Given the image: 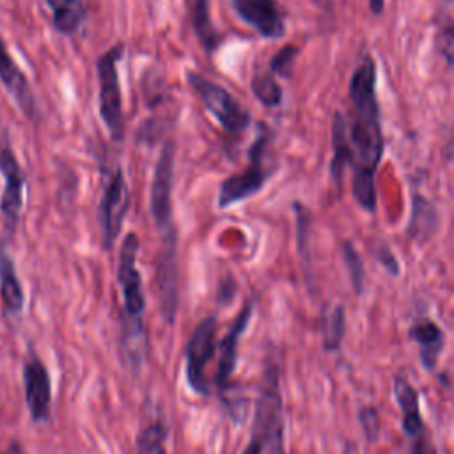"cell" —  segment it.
<instances>
[{"mask_svg":"<svg viewBox=\"0 0 454 454\" xmlns=\"http://www.w3.org/2000/svg\"><path fill=\"white\" fill-rule=\"evenodd\" d=\"M376 83V60L365 51L356 62L348 85L351 114L349 117L346 115V131L351 153L349 167L353 170V197L356 204L369 213H374L376 209L374 177L385 145Z\"/></svg>","mask_w":454,"mask_h":454,"instance_id":"obj_1","label":"cell"},{"mask_svg":"<svg viewBox=\"0 0 454 454\" xmlns=\"http://www.w3.org/2000/svg\"><path fill=\"white\" fill-rule=\"evenodd\" d=\"M138 236L128 232L121 243L119 262H117V282L122 294V344L128 353L129 365L137 371L145 353V330H144V310L145 296L142 289V277L137 268Z\"/></svg>","mask_w":454,"mask_h":454,"instance_id":"obj_2","label":"cell"},{"mask_svg":"<svg viewBox=\"0 0 454 454\" xmlns=\"http://www.w3.org/2000/svg\"><path fill=\"white\" fill-rule=\"evenodd\" d=\"M270 131L264 124H259V135L248 149V165L227 179L222 181L216 195V204L220 209L232 207L238 202L250 199L259 193L266 183L271 179L273 168L268 158Z\"/></svg>","mask_w":454,"mask_h":454,"instance_id":"obj_3","label":"cell"},{"mask_svg":"<svg viewBox=\"0 0 454 454\" xmlns=\"http://www.w3.org/2000/svg\"><path fill=\"white\" fill-rule=\"evenodd\" d=\"M124 53V44L117 43L101 53L96 60V74L99 85V117L114 142L124 140V112L119 82V62Z\"/></svg>","mask_w":454,"mask_h":454,"instance_id":"obj_4","label":"cell"},{"mask_svg":"<svg viewBox=\"0 0 454 454\" xmlns=\"http://www.w3.org/2000/svg\"><path fill=\"white\" fill-rule=\"evenodd\" d=\"M186 82L227 135H239L250 126V112L225 87L192 69L186 71Z\"/></svg>","mask_w":454,"mask_h":454,"instance_id":"obj_5","label":"cell"},{"mask_svg":"<svg viewBox=\"0 0 454 454\" xmlns=\"http://www.w3.org/2000/svg\"><path fill=\"white\" fill-rule=\"evenodd\" d=\"M252 427L257 429L262 436L264 454H286L282 397H280V387H278V371L275 367H270L264 372Z\"/></svg>","mask_w":454,"mask_h":454,"instance_id":"obj_6","label":"cell"},{"mask_svg":"<svg viewBox=\"0 0 454 454\" xmlns=\"http://www.w3.org/2000/svg\"><path fill=\"white\" fill-rule=\"evenodd\" d=\"M176 165V144L167 138L160 149L149 193V211L154 225L165 234L174 229L172 223V183Z\"/></svg>","mask_w":454,"mask_h":454,"instance_id":"obj_7","label":"cell"},{"mask_svg":"<svg viewBox=\"0 0 454 454\" xmlns=\"http://www.w3.org/2000/svg\"><path fill=\"white\" fill-rule=\"evenodd\" d=\"M129 209V188L121 167L110 174L98 206V222L101 229V245L110 250L122 231L126 213Z\"/></svg>","mask_w":454,"mask_h":454,"instance_id":"obj_8","label":"cell"},{"mask_svg":"<svg viewBox=\"0 0 454 454\" xmlns=\"http://www.w3.org/2000/svg\"><path fill=\"white\" fill-rule=\"evenodd\" d=\"M216 317L207 316L197 323L184 346V374L188 387L199 395H209V383L206 380V367L215 353Z\"/></svg>","mask_w":454,"mask_h":454,"instance_id":"obj_9","label":"cell"},{"mask_svg":"<svg viewBox=\"0 0 454 454\" xmlns=\"http://www.w3.org/2000/svg\"><path fill=\"white\" fill-rule=\"evenodd\" d=\"M0 174L4 179V188L0 197V213L4 216V222L9 232H14L23 213L27 176L12 151L9 138H4L0 144Z\"/></svg>","mask_w":454,"mask_h":454,"instance_id":"obj_10","label":"cell"},{"mask_svg":"<svg viewBox=\"0 0 454 454\" xmlns=\"http://www.w3.org/2000/svg\"><path fill=\"white\" fill-rule=\"evenodd\" d=\"M394 394L395 403L401 410L403 431L408 438L410 454H436V447L429 434L427 424L422 420L420 415V401L415 387L404 376H395Z\"/></svg>","mask_w":454,"mask_h":454,"instance_id":"obj_11","label":"cell"},{"mask_svg":"<svg viewBox=\"0 0 454 454\" xmlns=\"http://www.w3.org/2000/svg\"><path fill=\"white\" fill-rule=\"evenodd\" d=\"M21 380L30 419L37 424L46 422L51 408V378L46 364L37 356V353H30L25 358Z\"/></svg>","mask_w":454,"mask_h":454,"instance_id":"obj_12","label":"cell"},{"mask_svg":"<svg viewBox=\"0 0 454 454\" xmlns=\"http://www.w3.org/2000/svg\"><path fill=\"white\" fill-rule=\"evenodd\" d=\"M236 16L264 39L286 34V14L277 0H231Z\"/></svg>","mask_w":454,"mask_h":454,"instance_id":"obj_13","label":"cell"},{"mask_svg":"<svg viewBox=\"0 0 454 454\" xmlns=\"http://www.w3.org/2000/svg\"><path fill=\"white\" fill-rule=\"evenodd\" d=\"M0 83L11 94V98L16 101L18 108L23 112L27 119L30 121L39 119V106L34 96V89L27 74L23 73V69L9 53L7 44L2 37H0Z\"/></svg>","mask_w":454,"mask_h":454,"instance_id":"obj_14","label":"cell"},{"mask_svg":"<svg viewBox=\"0 0 454 454\" xmlns=\"http://www.w3.org/2000/svg\"><path fill=\"white\" fill-rule=\"evenodd\" d=\"M165 247L156 262V284L160 291L161 314L167 323L174 321L177 309V252H176V229L163 234Z\"/></svg>","mask_w":454,"mask_h":454,"instance_id":"obj_15","label":"cell"},{"mask_svg":"<svg viewBox=\"0 0 454 454\" xmlns=\"http://www.w3.org/2000/svg\"><path fill=\"white\" fill-rule=\"evenodd\" d=\"M254 312V301L248 300L245 301L243 309L239 310V314L236 316V319L232 321V325L229 326L225 337L222 339L220 346H218V365H216V385L218 388H225L231 381V376L236 369V362H238V344L241 339V333L247 330L250 317Z\"/></svg>","mask_w":454,"mask_h":454,"instance_id":"obj_16","label":"cell"},{"mask_svg":"<svg viewBox=\"0 0 454 454\" xmlns=\"http://www.w3.org/2000/svg\"><path fill=\"white\" fill-rule=\"evenodd\" d=\"M0 300L9 316H18L25 307V291L4 239H0Z\"/></svg>","mask_w":454,"mask_h":454,"instance_id":"obj_17","label":"cell"},{"mask_svg":"<svg viewBox=\"0 0 454 454\" xmlns=\"http://www.w3.org/2000/svg\"><path fill=\"white\" fill-rule=\"evenodd\" d=\"M410 337L419 346L422 365L426 369H434L438 355L443 348V339H445L442 328L434 321L424 317V319H419L411 325Z\"/></svg>","mask_w":454,"mask_h":454,"instance_id":"obj_18","label":"cell"},{"mask_svg":"<svg viewBox=\"0 0 454 454\" xmlns=\"http://www.w3.org/2000/svg\"><path fill=\"white\" fill-rule=\"evenodd\" d=\"M440 215L438 209L433 206V202L420 195L419 192H413L411 195V211H410V220H408V236L419 241L427 239L434 231L438 229Z\"/></svg>","mask_w":454,"mask_h":454,"instance_id":"obj_19","label":"cell"},{"mask_svg":"<svg viewBox=\"0 0 454 454\" xmlns=\"http://www.w3.org/2000/svg\"><path fill=\"white\" fill-rule=\"evenodd\" d=\"M51 11V27L62 35H74L87 20L82 0H44Z\"/></svg>","mask_w":454,"mask_h":454,"instance_id":"obj_20","label":"cell"},{"mask_svg":"<svg viewBox=\"0 0 454 454\" xmlns=\"http://www.w3.org/2000/svg\"><path fill=\"white\" fill-rule=\"evenodd\" d=\"M332 161H330V177L333 183L340 184L342 176L351 161L348 131H346V114L337 110L332 119Z\"/></svg>","mask_w":454,"mask_h":454,"instance_id":"obj_21","label":"cell"},{"mask_svg":"<svg viewBox=\"0 0 454 454\" xmlns=\"http://www.w3.org/2000/svg\"><path fill=\"white\" fill-rule=\"evenodd\" d=\"M192 23L202 48L206 51H215L223 41V35L215 28L211 21L207 0H192Z\"/></svg>","mask_w":454,"mask_h":454,"instance_id":"obj_22","label":"cell"},{"mask_svg":"<svg viewBox=\"0 0 454 454\" xmlns=\"http://www.w3.org/2000/svg\"><path fill=\"white\" fill-rule=\"evenodd\" d=\"M252 94L262 103L266 108H275L284 101V90L278 82L270 71H257L250 80Z\"/></svg>","mask_w":454,"mask_h":454,"instance_id":"obj_23","label":"cell"},{"mask_svg":"<svg viewBox=\"0 0 454 454\" xmlns=\"http://www.w3.org/2000/svg\"><path fill=\"white\" fill-rule=\"evenodd\" d=\"M167 427L161 422H153L140 429L137 436V454H167Z\"/></svg>","mask_w":454,"mask_h":454,"instance_id":"obj_24","label":"cell"},{"mask_svg":"<svg viewBox=\"0 0 454 454\" xmlns=\"http://www.w3.org/2000/svg\"><path fill=\"white\" fill-rule=\"evenodd\" d=\"M340 252H342V259H344L351 286H353L356 294H362L364 293V284H365V271H364L362 257H360L356 247L349 239L342 241Z\"/></svg>","mask_w":454,"mask_h":454,"instance_id":"obj_25","label":"cell"},{"mask_svg":"<svg viewBox=\"0 0 454 454\" xmlns=\"http://www.w3.org/2000/svg\"><path fill=\"white\" fill-rule=\"evenodd\" d=\"M346 332V314L344 307L337 305L326 321V330H325V349L326 351H337L342 344Z\"/></svg>","mask_w":454,"mask_h":454,"instance_id":"obj_26","label":"cell"},{"mask_svg":"<svg viewBox=\"0 0 454 454\" xmlns=\"http://www.w3.org/2000/svg\"><path fill=\"white\" fill-rule=\"evenodd\" d=\"M298 48L293 44H287L284 48H280L268 64V71L277 78H289L293 73V66H294V59L298 55Z\"/></svg>","mask_w":454,"mask_h":454,"instance_id":"obj_27","label":"cell"},{"mask_svg":"<svg viewBox=\"0 0 454 454\" xmlns=\"http://www.w3.org/2000/svg\"><path fill=\"white\" fill-rule=\"evenodd\" d=\"M358 420L362 424V431L365 434L367 440L374 442L378 436H380V431H381V424H380V415L376 411V408L372 406H364L360 411H358Z\"/></svg>","mask_w":454,"mask_h":454,"instance_id":"obj_28","label":"cell"},{"mask_svg":"<svg viewBox=\"0 0 454 454\" xmlns=\"http://www.w3.org/2000/svg\"><path fill=\"white\" fill-rule=\"evenodd\" d=\"M376 257L380 261V264L390 273V275H399V262H397V257L394 255V252L388 248V247H380L378 252H376Z\"/></svg>","mask_w":454,"mask_h":454,"instance_id":"obj_29","label":"cell"},{"mask_svg":"<svg viewBox=\"0 0 454 454\" xmlns=\"http://www.w3.org/2000/svg\"><path fill=\"white\" fill-rule=\"evenodd\" d=\"M0 454H25V450L18 440H12L0 450Z\"/></svg>","mask_w":454,"mask_h":454,"instance_id":"obj_30","label":"cell"},{"mask_svg":"<svg viewBox=\"0 0 454 454\" xmlns=\"http://www.w3.org/2000/svg\"><path fill=\"white\" fill-rule=\"evenodd\" d=\"M367 2H369V9H371L372 14L380 16V14L383 12V9H385V0H367Z\"/></svg>","mask_w":454,"mask_h":454,"instance_id":"obj_31","label":"cell"},{"mask_svg":"<svg viewBox=\"0 0 454 454\" xmlns=\"http://www.w3.org/2000/svg\"><path fill=\"white\" fill-rule=\"evenodd\" d=\"M316 5H319V7H325V5H328L332 0H312Z\"/></svg>","mask_w":454,"mask_h":454,"instance_id":"obj_32","label":"cell"}]
</instances>
